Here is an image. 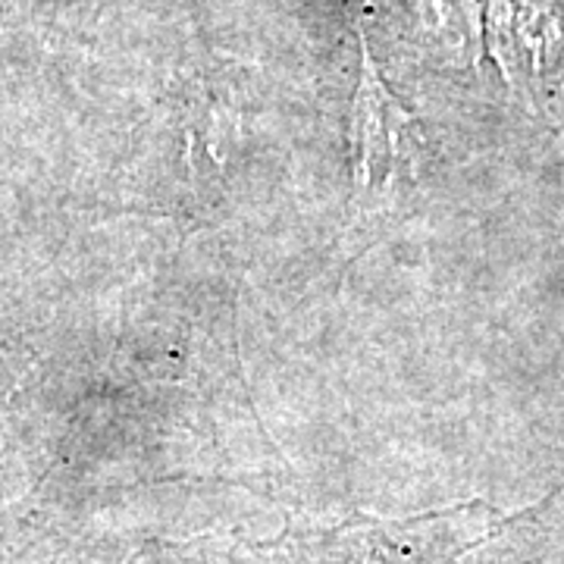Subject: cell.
<instances>
[{
	"mask_svg": "<svg viewBox=\"0 0 564 564\" xmlns=\"http://www.w3.org/2000/svg\"><path fill=\"white\" fill-rule=\"evenodd\" d=\"M364 73L355 98V176L358 185H380L389 163L402 154V144H408V113L402 104L395 101L380 79L373 57L364 44Z\"/></svg>",
	"mask_w": 564,
	"mask_h": 564,
	"instance_id": "obj_1",
	"label": "cell"
}]
</instances>
